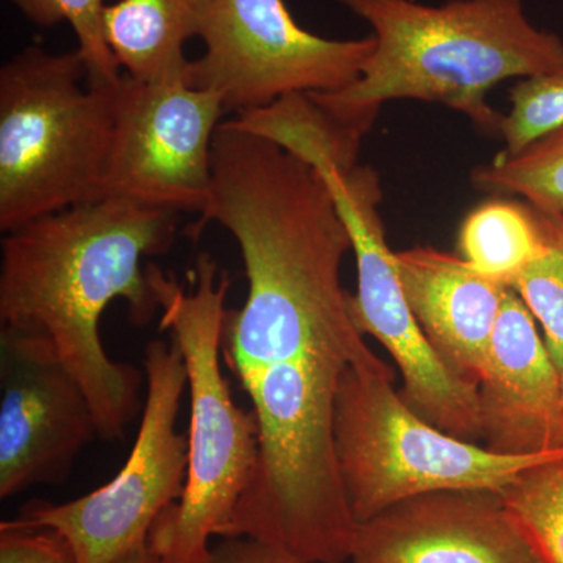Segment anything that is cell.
<instances>
[{"instance_id": "20", "label": "cell", "mask_w": 563, "mask_h": 563, "mask_svg": "<svg viewBox=\"0 0 563 563\" xmlns=\"http://www.w3.org/2000/svg\"><path fill=\"white\" fill-rule=\"evenodd\" d=\"M509 114L501 122L503 155H518L563 129V70L521 79L510 90Z\"/></svg>"}, {"instance_id": "24", "label": "cell", "mask_w": 563, "mask_h": 563, "mask_svg": "<svg viewBox=\"0 0 563 563\" xmlns=\"http://www.w3.org/2000/svg\"><path fill=\"white\" fill-rule=\"evenodd\" d=\"M561 401H559L558 424H555V448H563V369L561 373Z\"/></svg>"}, {"instance_id": "16", "label": "cell", "mask_w": 563, "mask_h": 563, "mask_svg": "<svg viewBox=\"0 0 563 563\" xmlns=\"http://www.w3.org/2000/svg\"><path fill=\"white\" fill-rule=\"evenodd\" d=\"M472 185L488 195L520 196L540 213L563 217V129L521 154H499L474 169Z\"/></svg>"}, {"instance_id": "12", "label": "cell", "mask_w": 563, "mask_h": 563, "mask_svg": "<svg viewBox=\"0 0 563 563\" xmlns=\"http://www.w3.org/2000/svg\"><path fill=\"white\" fill-rule=\"evenodd\" d=\"M477 396L485 448L507 455L558 450L561 374L537 321L512 287L496 321Z\"/></svg>"}, {"instance_id": "17", "label": "cell", "mask_w": 563, "mask_h": 563, "mask_svg": "<svg viewBox=\"0 0 563 563\" xmlns=\"http://www.w3.org/2000/svg\"><path fill=\"white\" fill-rule=\"evenodd\" d=\"M544 563H563V453L521 473L498 493Z\"/></svg>"}, {"instance_id": "5", "label": "cell", "mask_w": 563, "mask_h": 563, "mask_svg": "<svg viewBox=\"0 0 563 563\" xmlns=\"http://www.w3.org/2000/svg\"><path fill=\"white\" fill-rule=\"evenodd\" d=\"M384 361L351 365L336 391L333 437L357 523L396 504L451 490L499 493L563 448L529 455L495 453L457 439L413 412Z\"/></svg>"}, {"instance_id": "9", "label": "cell", "mask_w": 563, "mask_h": 563, "mask_svg": "<svg viewBox=\"0 0 563 563\" xmlns=\"http://www.w3.org/2000/svg\"><path fill=\"white\" fill-rule=\"evenodd\" d=\"M224 103L187 77L114 87V122L103 168V198L202 214L213 184V141Z\"/></svg>"}, {"instance_id": "3", "label": "cell", "mask_w": 563, "mask_h": 563, "mask_svg": "<svg viewBox=\"0 0 563 563\" xmlns=\"http://www.w3.org/2000/svg\"><path fill=\"white\" fill-rule=\"evenodd\" d=\"M161 303V331L172 332L190 391L188 473L184 493L152 526L147 544L161 563H207L250 487L258 461L254 412L233 401L221 372V332L231 279L207 252L192 269V290L173 273L147 263Z\"/></svg>"}, {"instance_id": "22", "label": "cell", "mask_w": 563, "mask_h": 563, "mask_svg": "<svg viewBox=\"0 0 563 563\" xmlns=\"http://www.w3.org/2000/svg\"><path fill=\"white\" fill-rule=\"evenodd\" d=\"M207 563H312L303 561L284 550L261 542V540L247 539V537H224L213 544ZM351 563V562H350Z\"/></svg>"}, {"instance_id": "13", "label": "cell", "mask_w": 563, "mask_h": 563, "mask_svg": "<svg viewBox=\"0 0 563 563\" xmlns=\"http://www.w3.org/2000/svg\"><path fill=\"white\" fill-rule=\"evenodd\" d=\"M396 266L432 350L455 376L477 385L510 287L474 272L461 255L435 247L396 252Z\"/></svg>"}, {"instance_id": "1", "label": "cell", "mask_w": 563, "mask_h": 563, "mask_svg": "<svg viewBox=\"0 0 563 563\" xmlns=\"http://www.w3.org/2000/svg\"><path fill=\"white\" fill-rule=\"evenodd\" d=\"M177 213L102 198L3 233L0 324L46 336L90 399L99 439L118 442L143 409L144 374L113 361L99 325L107 307L128 302L131 321L161 310L147 266L169 251Z\"/></svg>"}, {"instance_id": "15", "label": "cell", "mask_w": 563, "mask_h": 563, "mask_svg": "<svg viewBox=\"0 0 563 563\" xmlns=\"http://www.w3.org/2000/svg\"><path fill=\"white\" fill-rule=\"evenodd\" d=\"M461 257L483 276L512 287L547 250L539 214L531 206L488 201L474 209L459 231Z\"/></svg>"}, {"instance_id": "10", "label": "cell", "mask_w": 563, "mask_h": 563, "mask_svg": "<svg viewBox=\"0 0 563 563\" xmlns=\"http://www.w3.org/2000/svg\"><path fill=\"white\" fill-rule=\"evenodd\" d=\"M95 439L90 399L54 344L0 328V499L63 483Z\"/></svg>"}, {"instance_id": "4", "label": "cell", "mask_w": 563, "mask_h": 563, "mask_svg": "<svg viewBox=\"0 0 563 563\" xmlns=\"http://www.w3.org/2000/svg\"><path fill=\"white\" fill-rule=\"evenodd\" d=\"M113 85L88 81L79 49L32 44L0 69V231L99 201Z\"/></svg>"}, {"instance_id": "14", "label": "cell", "mask_w": 563, "mask_h": 563, "mask_svg": "<svg viewBox=\"0 0 563 563\" xmlns=\"http://www.w3.org/2000/svg\"><path fill=\"white\" fill-rule=\"evenodd\" d=\"M210 0H120L103 11V33L122 73L136 80L187 77L185 44L201 35Z\"/></svg>"}, {"instance_id": "18", "label": "cell", "mask_w": 563, "mask_h": 563, "mask_svg": "<svg viewBox=\"0 0 563 563\" xmlns=\"http://www.w3.org/2000/svg\"><path fill=\"white\" fill-rule=\"evenodd\" d=\"M537 211V210H536ZM547 250L514 282L512 288L542 328L544 343L563 369V217L540 213Z\"/></svg>"}, {"instance_id": "7", "label": "cell", "mask_w": 563, "mask_h": 563, "mask_svg": "<svg viewBox=\"0 0 563 563\" xmlns=\"http://www.w3.org/2000/svg\"><path fill=\"white\" fill-rule=\"evenodd\" d=\"M310 166L328 185L351 235L357 292L350 295V309L358 331L391 355L402 376L399 395L413 412L457 439L483 444L477 385L440 361L407 302L380 217L379 174L361 163L342 166L328 157Z\"/></svg>"}, {"instance_id": "6", "label": "cell", "mask_w": 563, "mask_h": 563, "mask_svg": "<svg viewBox=\"0 0 563 563\" xmlns=\"http://www.w3.org/2000/svg\"><path fill=\"white\" fill-rule=\"evenodd\" d=\"M146 401L128 462L109 484L73 499L29 503L14 525L60 533L76 563H117L147 543L152 526L184 493L188 433L177 431L187 366L174 340L144 350Z\"/></svg>"}, {"instance_id": "2", "label": "cell", "mask_w": 563, "mask_h": 563, "mask_svg": "<svg viewBox=\"0 0 563 563\" xmlns=\"http://www.w3.org/2000/svg\"><path fill=\"white\" fill-rule=\"evenodd\" d=\"M335 2L373 29L376 47L351 87L310 96L366 133L390 101L442 103L499 133L504 114L488 103L496 85L563 70V40L532 24L525 0Z\"/></svg>"}, {"instance_id": "23", "label": "cell", "mask_w": 563, "mask_h": 563, "mask_svg": "<svg viewBox=\"0 0 563 563\" xmlns=\"http://www.w3.org/2000/svg\"><path fill=\"white\" fill-rule=\"evenodd\" d=\"M117 563H161V561H158L157 555L152 553L150 544L144 543L136 548V550H133L131 554L122 558L121 561Z\"/></svg>"}, {"instance_id": "11", "label": "cell", "mask_w": 563, "mask_h": 563, "mask_svg": "<svg viewBox=\"0 0 563 563\" xmlns=\"http://www.w3.org/2000/svg\"><path fill=\"white\" fill-rule=\"evenodd\" d=\"M351 563H544L498 493H428L355 532Z\"/></svg>"}, {"instance_id": "19", "label": "cell", "mask_w": 563, "mask_h": 563, "mask_svg": "<svg viewBox=\"0 0 563 563\" xmlns=\"http://www.w3.org/2000/svg\"><path fill=\"white\" fill-rule=\"evenodd\" d=\"M33 24L40 27L68 22L76 33L77 49L87 63L88 81L113 85L122 70L111 54L103 33L106 0H10Z\"/></svg>"}, {"instance_id": "8", "label": "cell", "mask_w": 563, "mask_h": 563, "mask_svg": "<svg viewBox=\"0 0 563 563\" xmlns=\"http://www.w3.org/2000/svg\"><path fill=\"white\" fill-rule=\"evenodd\" d=\"M206 52L187 81L218 92L225 111L265 109L291 95L336 92L361 79L374 36L331 40L302 29L284 0H210Z\"/></svg>"}, {"instance_id": "21", "label": "cell", "mask_w": 563, "mask_h": 563, "mask_svg": "<svg viewBox=\"0 0 563 563\" xmlns=\"http://www.w3.org/2000/svg\"><path fill=\"white\" fill-rule=\"evenodd\" d=\"M0 563H76L60 533L46 528L0 523Z\"/></svg>"}]
</instances>
